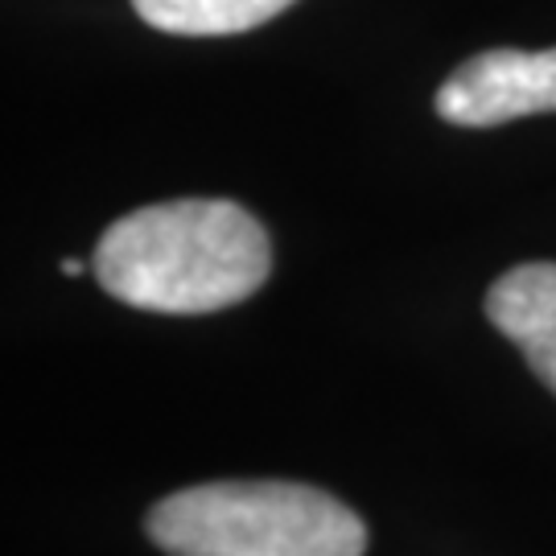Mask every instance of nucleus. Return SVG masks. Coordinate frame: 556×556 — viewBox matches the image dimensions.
Listing matches in <instances>:
<instances>
[{"instance_id": "obj_1", "label": "nucleus", "mask_w": 556, "mask_h": 556, "mask_svg": "<svg viewBox=\"0 0 556 556\" xmlns=\"http://www.w3.org/2000/svg\"><path fill=\"white\" fill-rule=\"evenodd\" d=\"M96 280L149 314H215L256 293L273 273V243L256 215L227 199L140 206L96 243Z\"/></svg>"}, {"instance_id": "obj_2", "label": "nucleus", "mask_w": 556, "mask_h": 556, "mask_svg": "<svg viewBox=\"0 0 556 556\" xmlns=\"http://www.w3.org/2000/svg\"><path fill=\"white\" fill-rule=\"evenodd\" d=\"M149 536L169 556H363V519L301 482H206L161 498Z\"/></svg>"}, {"instance_id": "obj_3", "label": "nucleus", "mask_w": 556, "mask_h": 556, "mask_svg": "<svg viewBox=\"0 0 556 556\" xmlns=\"http://www.w3.org/2000/svg\"><path fill=\"white\" fill-rule=\"evenodd\" d=\"M556 112L553 50H486L457 66L438 91V116L457 128H495L507 119Z\"/></svg>"}, {"instance_id": "obj_4", "label": "nucleus", "mask_w": 556, "mask_h": 556, "mask_svg": "<svg viewBox=\"0 0 556 556\" xmlns=\"http://www.w3.org/2000/svg\"><path fill=\"white\" fill-rule=\"evenodd\" d=\"M486 318L516 342L528 367L556 392V264H519L491 285Z\"/></svg>"}, {"instance_id": "obj_5", "label": "nucleus", "mask_w": 556, "mask_h": 556, "mask_svg": "<svg viewBox=\"0 0 556 556\" xmlns=\"http://www.w3.org/2000/svg\"><path fill=\"white\" fill-rule=\"evenodd\" d=\"M293 0H132L140 21L178 38H227L280 17Z\"/></svg>"}, {"instance_id": "obj_6", "label": "nucleus", "mask_w": 556, "mask_h": 556, "mask_svg": "<svg viewBox=\"0 0 556 556\" xmlns=\"http://www.w3.org/2000/svg\"><path fill=\"white\" fill-rule=\"evenodd\" d=\"M62 273H66V277H79V273H83V260L66 256V260H62Z\"/></svg>"}]
</instances>
